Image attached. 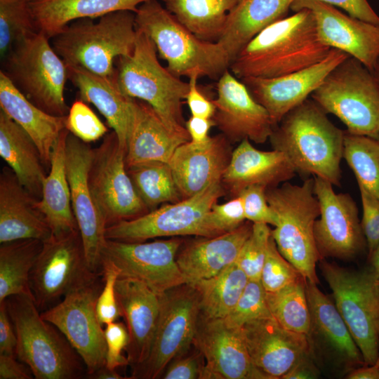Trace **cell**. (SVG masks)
<instances>
[{
	"mask_svg": "<svg viewBox=\"0 0 379 379\" xmlns=\"http://www.w3.org/2000/svg\"><path fill=\"white\" fill-rule=\"evenodd\" d=\"M193 345L203 354L202 379H268L252 363L240 328L201 313Z\"/></svg>",
	"mask_w": 379,
	"mask_h": 379,
	"instance_id": "obj_21",
	"label": "cell"
},
{
	"mask_svg": "<svg viewBox=\"0 0 379 379\" xmlns=\"http://www.w3.org/2000/svg\"><path fill=\"white\" fill-rule=\"evenodd\" d=\"M252 226L250 221L244 222L232 231L201 237L181 246L176 261L187 284L212 277L236 262Z\"/></svg>",
	"mask_w": 379,
	"mask_h": 379,
	"instance_id": "obj_28",
	"label": "cell"
},
{
	"mask_svg": "<svg viewBox=\"0 0 379 379\" xmlns=\"http://www.w3.org/2000/svg\"><path fill=\"white\" fill-rule=\"evenodd\" d=\"M368 256L370 258L371 269L379 278V244Z\"/></svg>",
	"mask_w": 379,
	"mask_h": 379,
	"instance_id": "obj_62",
	"label": "cell"
},
{
	"mask_svg": "<svg viewBox=\"0 0 379 379\" xmlns=\"http://www.w3.org/2000/svg\"><path fill=\"white\" fill-rule=\"evenodd\" d=\"M267 317H273L266 291L260 281L249 279L234 307L224 320L231 327L240 328L247 322Z\"/></svg>",
	"mask_w": 379,
	"mask_h": 379,
	"instance_id": "obj_44",
	"label": "cell"
},
{
	"mask_svg": "<svg viewBox=\"0 0 379 379\" xmlns=\"http://www.w3.org/2000/svg\"><path fill=\"white\" fill-rule=\"evenodd\" d=\"M32 0H0V54L1 59L13 45L36 32Z\"/></svg>",
	"mask_w": 379,
	"mask_h": 379,
	"instance_id": "obj_43",
	"label": "cell"
},
{
	"mask_svg": "<svg viewBox=\"0 0 379 379\" xmlns=\"http://www.w3.org/2000/svg\"><path fill=\"white\" fill-rule=\"evenodd\" d=\"M310 10L319 40L343 51L371 72L379 57V25L347 15L335 6L317 0H294L291 9Z\"/></svg>",
	"mask_w": 379,
	"mask_h": 379,
	"instance_id": "obj_22",
	"label": "cell"
},
{
	"mask_svg": "<svg viewBox=\"0 0 379 379\" xmlns=\"http://www.w3.org/2000/svg\"><path fill=\"white\" fill-rule=\"evenodd\" d=\"M17 335L15 356L36 379H78L86 367L63 333L43 319L34 299L13 295L4 300Z\"/></svg>",
	"mask_w": 379,
	"mask_h": 379,
	"instance_id": "obj_4",
	"label": "cell"
},
{
	"mask_svg": "<svg viewBox=\"0 0 379 379\" xmlns=\"http://www.w3.org/2000/svg\"><path fill=\"white\" fill-rule=\"evenodd\" d=\"M372 74L379 88V57L375 62L373 69L372 71Z\"/></svg>",
	"mask_w": 379,
	"mask_h": 379,
	"instance_id": "obj_63",
	"label": "cell"
},
{
	"mask_svg": "<svg viewBox=\"0 0 379 379\" xmlns=\"http://www.w3.org/2000/svg\"><path fill=\"white\" fill-rule=\"evenodd\" d=\"M198 77L189 78V90L186 96V101L192 116L212 119L215 107L213 100H210L199 90L197 85Z\"/></svg>",
	"mask_w": 379,
	"mask_h": 379,
	"instance_id": "obj_54",
	"label": "cell"
},
{
	"mask_svg": "<svg viewBox=\"0 0 379 379\" xmlns=\"http://www.w3.org/2000/svg\"><path fill=\"white\" fill-rule=\"evenodd\" d=\"M15 356L0 354V379H31L33 374L25 363H20Z\"/></svg>",
	"mask_w": 379,
	"mask_h": 379,
	"instance_id": "obj_57",
	"label": "cell"
},
{
	"mask_svg": "<svg viewBox=\"0 0 379 379\" xmlns=\"http://www.w3.org/2000/svg\"><path fill=\"white\" fill-rule=\"evenodd\" d=\"M68 79L79 90L80 99L93 104L116 133L119 147L126 153L133 121V98L119 89L117 79L91 73L80 67H67Z\"/></svg>",
	"mask_w": 379,
	"mask_h": 379,
	"instance_id": "obj_29",
	"label": "cell"
},
{
	"mask_svg": "<svg viewBox=\"0 0 379 379\" xmlns=\"http://www.w3.org/2000/svg\"><path fill=\"white\" fill-rule=\"evenodd\" d=\"M331 49L319 40L312 11L301 8L260 32L229 69L239 79L277 77L321 61Z\"/></svg>",
	"mask_w": 379,
	"mask_h": 379,
	"instance_id": "obj_1",
	"label": "cell"
},
{
	"mask_svg": "<svg viewBox=\"0 0 379 379\" xmlns=\"http://www.w3.org/2000/svg\"><path fill=\"white\" fill-rule=\"evenodd\" d=\"M347 379H379V369L375 364L360 366L346 375Z\"/></svg>",
	"mask_w": 379,
	"mask_h": 379,
	"instance_id": "obj_60",
	"label": "cell"
},
{
	"mask_svg": "<svg viewBox=\"0 0 379 379\" xmlns=\"http://www.w3.org/2000/svg\"><path fill=\"white\" fill-rule=\"evenodd\" d=\"M102 273L103 286L97 299L96 314L100 323L104 326L117 321L121 316L116 293V283L120 271L110 259L104 256Z\"/></svg>",
	"mask_w": 379,
	"mask_h": 379,
	"instance_id": "obj_48",
	"label": "cell"
},
{
	"mask_svg": "<svg viewBox=\"0 0 379 379\" xmlns=\"http://www.w3.org/2000/svg\"><path fill=\"white\" fill-rule=\"evenodd\" d=\"M240 329L252 363L268 379L282 378L310 352L308 335L285 328L273 317L247 322Z\"/></svg>",
	"mask_w": 379,
	"mask_h": 379,
	"instance_id": "obj_23",
	"label": "cell"
},
{
	"mask_svg": "<svg viewBox=\"0 0 379 379\" xmlns=\"http://www.w3.org/2000/svg\"><path fill=\"white\" fill-rule=\"evenodd\" d=\"M0 155L20 184L36 199L47 175L40 152L27 132L0 109Z\"/></svg>",
	"mask_w": 379,
	"mask_h": 379,
	"instance_id": "obj_32",
	"label": "cell"
},
{
	"mask_svg": "<svg viewBox=\"0 0 379 379\" xmlns=\"http://www.w3.org/2000/svg\"><path fill=\"white\" fill-rule=\"evenodd\" d=\"M349 56L332 48L324 60L301 70L277 77H246L240 80L265 108L275 126L288 112L307 100L329 72Z\"/></svg>",
	"mask_w": 379,
	"mask_h": 379,
	"instance_id": "obj_20",
	"label": "cell"
},
{
	"mask_svg": "<svg viewBox=\"0 0 379 379\" xmlns=\"http://www.w3.org/2000/svg\"><path fill=\"white\" fill-rule=\"evenodd\" d=\"M17 335L6 301L0 302V354L15 356Z\"/></svg>",
	"mask_w": 379,
	"mask_h": 379,
	"instance_id": "obj_56",
	"label": "cell"
},
{
	"mask_svg": "<svg viewBox=\"0 0 379 379\" xmlns=\"http://www.w3.org/2000/svg\"><path fill=\"white\" fill-rule=\"evenodd\" d=\"M319 371L314 364L310 352L302 356L281 379L318 378Z\"/></svg>",
	"mask_w": 379,
	"mask_h": 379,
	"instance_id": "obj_58",
	"label": "cell"
},
{
	"mask_svg": "<svg viewBox=\"0 0 379 379\" xmlns=\"http://www.w3.org/2000/svg\"><path fill=\"white\" fill-rule=\"evenodd\" d=\"M137 29L133 53L117 60V82L126 95L149 104L172 133L190 140L182 109L190 84L163 67L149 36Z\"/></svg>",
	"mask_w": 379,
	"mask_h": 379,
	"instance_id": "obj_6",
	"label": "cell"
},
{
	"mask_svg": "<svg viewBox=\"0 0 379 379\" xmlns=\"http://www.w3.org/2000/svg\"><path fill=\"white\" fill-rule=\"evenodd\" d=\"M2 60L1 71L31 102L50 114L67 115L68 68L44 33L36 31L20 40Z\"/></svg>",
	"mask_w": 379,
	"mask_h": 379,
	"instance_id": "obj_8",
	"label": "cell"
},
{
	"mask_svg": "<svg viewBox=\"0 0 379 379\" xmlns=\"http://www.w3.org/2000/svg\"><path fill=\"white\" fill-rule=\"evenodd\" d=\"M294 0H240L217 41L231 62L260 32L285 17Z\"/></svg>",
	"mask_w": 379,
	"mask_h": 379,
	"instance_id": "obj_33",
	"label": "cell"
},
{
	"mask_svg": "<svg viewBox=\"0 0 379 379\" xmlns=\"http://www.w3.org/2000/svg\"><path fill=\"white\" fill-rule=\"evenodd\" d=\"M0 108L21 126L50 168L53 147L65 128L66 116L50 114L31 102L0 71Z\"/></svg>",
	"mask_w": 379,
	"mask_h": 379,
	"instance_id": "obj_31",
	"label": "cell"
},
{
	"mask_svg": "<svg viewBox=\"0 0 379 379\" xmlns=\"http://www.w3.org/2000/svg\"><path fill=\"white\" fill-rule=\"evenodd\" d=\"M93 149L87 142L69 133L65 163L72 208L82 239L87 264L93 272L101 273L107 240V225L95 205L88 183Z\"/></svg>",
	"mask_w": 379,
	"mask_h": 379,
	"instance_id": "obj_17",
	"label": "cell"
},
{
	"mask_svg": "<svg viewBox=\"0 0 379 379\" xmlns=\"http://www.w3.org/2000/svg\"><path fill=\"white\" fill-rule=\"evenodd\" d=\"M345 10L349 15L379 25V16L367 0H317Z\"/></svg>",
	"mask_w": 379,
	"mask_h": 379,
	"instance_id": "obj_55",
	"label": "cell"
},
{
	"mask_svg": "<svg viewBox=\"0 0 379 379\" xmlns=\"http://www.w3.org/2000/svg\"><path fill=\"white\" fill-rule=\"evenodd\" d=\"M90 378L94 379H124L128 378L121 376L116 370L107 368L105 365L95 372Z\"/></svg>",
	"mask_w": 379,
	"mask_h": 379,
	"instance_id": "obj_61",
	"label": "cell"
},
{
	"mask_svg": "<svg viewBox=\"0 0 379 379\" xmlns=\"http://www.w3.org/2000/svg\"><path fill=\"white\" fill-rule=\"evenodd\" d=\"M313 180L320 207L314 232L321 260L355 258L366 245L355 201L347 193H336L327 180L317 176Z\"/></svg>",
	"mask_w": 379,
	"mask_h": 379,
	"instance_id": "obj_16",
	"label": "cell"
},
{
	"mask_svg": "<svg viewBox=\"0 0 379 379\" xmlns=\"http://www.w3.org/2000/svg\"><path fill=\"white\" fill-rule=\"evenodd\" d=\"M267 188L261 185H253L244 188L237 195L241 199L246 219L252 223L277 224V216L266 197Z\"/></svg>",
	"mask_w": 379,
	"mask_h": 379,
	"instance_id": "obj_50",
	"label": "cell"
},
{
	"mask_svg": "<svg viewBox=\"0 0 379 379\" xmlns=\"http://www.w3.org/2000/svg\"><path fill=\"white\" fill-rule=\"evenodd\" d=\"M244 209L239 196L223 203H215L207 213L205 226L208 237L232 231L246 220Z\"/></svg>",
	"mask_w": 379,
	"mask_h": 379,
	"instance_id": "obj_49",
	"label": "cell"
},
{
	"mask_svg": "<svg viewBox=\"0 0 379 379\" xmlns=\"http://www.w3.org/2000/svg\"><path fill=\"white\" fill-rule=\"evenodd\" d=\"M69 133L65 128L53 147L49 172L43 185L42 197L37 201L38 208L53 234L79 229L72 208L66 171L65 150Z\"/></svg>",
	"mask_w": 379,
	"mask_h": 379,
	"instance_id": "obj_35",
	"label": "cell"
},
{
	"mask_svg": "<svg viewBox=\"0 0 379 379\" xmlns=\"http://www.w3.org/2000/svg\"><path fill=\"white\" fill-rule=\"evenodd\" d=\"M117 298L129 334L126 348L132 368L147 357L161 307V295L137 279L119 277L116 283Z\"/></svg>",
	"mask_w": 379,
	"mask_h": 379,
	"instance_id": "obj_25",
	"label": "cell"
},
{
	"mask_svg": "<svg viewBox=\"0 0 379 379\" xmlns=\"http://www.w3.org/2000/svg\"><path fill=\"white\" fill-rule=\"evenodd\" d=\"M302 277L299 271L279 252L271 235L260 279L265 291H277Z\"/></svg>",
	"mask_w": 379,
	"mask_h": 379,
	"instance_id": "obj_46",
	"label": "cell"
},
{
	"mask_svg": "<svg viewBox=\"0 0 379 379\" xmlns=\"http://www.w3.org/2000/svg\"><path fill=\"white\" fill-rule=\"evenodd\" d=\"M43 241L25 239L0 246V302L13 295L32 297L29 278Z\"/></svg>",
	"mask_w": 379,
	"mask_h": 379,
	"instance_id": "obj_38",
	"label": "cell"
},
{
	"mask_svg": "<svg viewBox=\"0 0 379 379\" xmlns=\"http://www.w3.org/2000/svg\"><path fill=\"white\" fill-rule=\"evenodd\" d=\"M240 0H162L164 6L199 39L217 42Z\"/></svg>",
	"mask_w": 379,
	"mask_h": 379,
	"instance_id": "obj_37",
	"label": "cell"
},
{
	"mask_svg": "<svg viewBox=\"0 0 379 379\" xmlns=\"http://www.w3.org/2000/svg\"><path fill=\"white\" fill-rule=\"evenodd\" d=\"M343 159L354 173L358 185L379 199V139L345 131Z\"/></svg>",
	"mask_w": 379,
	"mask_h": 379,
	"instance_id": "obj_42",
	"label": "cell"
},
{
	"mask_svg": "<svg viewBox=\"0 0 379 379\" xmlns=\"http://www.w3.org/2000/svg\"><path fill=\"white\" fill-rule=\"evenodd\" d=\"M135 22L136 28L152 40L167 69L176 77L218 79L230 68L231 61L218 42L197 37L158 0L140 4Z\"/></svg>",
	"mask_w": 379,
	"mask_h": 379,
	"instance_id": "obj_5",
	"label": "cell"
},
{
	"mask_svg": "<svg viewBox=\"0 0 379 379\" xmlns=\"http://www.w3.org/2000/svg\"><path fill=\"white\" fill-rule=\"evenodd\" d=\"M248 278L236 262L218 274L190 284L197 291L203 316L224 319L233 310Z\"/></svg>",
	"mask_w": 379,
	"mask_h": 379,
	"instance_id": "obj_39",
	"label": "cell"
},
{
	"mask_svg": "<svg viewBox=\"0 0 379 379\" xmlns=\"http://www.w3.org/2000/svg\"><path fill=\"white\" fill-rule=\"evenodd\" d=\"M149 0H32L31 8L36 31L48 39L58 34L71 22L95 19L119 11L136 13Z\"/></svg>",
	"mask_w": 379,
	"mask_h": 379,
	"instance_id": "obj_34",
	"label": "cell"
},
{
	"mask_svg": "<svg viewBox=\"0 0 379 379\" xmlns=\"http://www.w3.org/2000/svg\"><path fill=\"white\" fill-rule=\"evenodd\" d=\"M324 278L366 365L379 351V278L370 270H353L321 259Z\"/></svg>",
	"mask_w": 379,
	"mask_h": 379,
	"instance_id": "obj_10",
	"label": "cell"
},
{
	"mask_svg": "<svg viewBox=\"0 0 379 379\" xmlns=\"http://www.w3.org/2000/svg\"><path fill=\"white\" fill-rule=\"evenodd\" d=\"M106 341L105 366L112 370L129 364L128 357L123 354L129 343L127 327L121 322L114 321L105 326Z\"/></svg>",
	"mask_w": 379,
	"mask_h": 379,
	"instance_id": "obj_52",
	"label": "cell"
},
{
	"mask_svg": "<svg viewBox=\"0 0 379 379\" xmlns=\"http://www.w3.org/2000/svg\"><path fill=\"white\" fill-rule=\"evenodd\" d=\"M215 126L230 142L248 139L262 144L269 139L274 127L264 107L251 95L246 85L229 69L218 79Z\"/></svg>",
	"mask_w": 379,
	"mask_h": 379,
	"instance_id": "obj_19",
	"label": "cell"
},
{
	"mask_svg": "<svg viewBox=\"0 0 379 379\" xmlns=\"http://www.w3.org/2000/svg\"><path fill=\"white\" fill-rule=\"evenodd\" d=\"M230 142L221 133L203 142L189 140L177 147L168 164L182 199L221 182L232 152Z\"/></svg>",
	"mask_w": 379,
	"mask_h": 379,
	"instance_id": "obj_24",
	"label": "cell"
},
{
	"mask_svg": "<svg viewBox=\"0 0 379 379\" xmlns=\"http://www.w3.org/2000/svg\"><path fill=\"white\" fill-rule=\"evenodd\" d=\"M307 280L298 281L275 292L267 293L273 318L285 328L310 337L311 316L306 293Z\"/></svg>",
	"mask_w": 379,
	"mask_h": 379,
	"instance_id": "obj_41",
	"label": "cell"
},
{
	"mask_svg": "<svg viewBox=\"0 0 379 379\" xmlns=\"http://www.w3.org/2000/svg\"><path fill=\"white\" fill-rule=\"evenodd\" d=\"M201 315L199 295L189 284L161 295L159 317L147 359L132 368L131 378H161L168 363L192 345Z\"/></svg>",
	"mask_w": 379,
	"mask_h": 379,
	"instance_id": "obj_12",
	"label": "cell"
},
{
	"mask_svg": "<svg viewBox=\"0 0 379 379\" xmlns=\"http://www.w3.org/2000/svg\"><path fill=\"white\" fill-rule=\"evenodd\" d=\"M37 199L20 184L9 166L0 173V243L35 239L44 241L51 230L37 206Z\"/></svg>",
	"mask_w": 379,
	"mask_h": 379,
	"instance_id": "obj_27",
	"label": "cell"
},
{
	"mask_svg": "<svg viewBox=\"0 0 379 379\" xmlns=\"http://www.w3.org/2000/svg\"><path fill=\"white\" fill-rule=\"evenodd\" d=\"M362 206L361 227L370 255L379 244V199L358 185Z\"/></svg>",
	"mask_w": 379,
	"mask_h": 379,
	"instance_id": "obj_53",
	"label": "cell"
},
{
	"mask_svg": "<svg viewBox=\"0 0 379 379\" xmlns=\"http://www.w3.org/2000/svg\"><path fill=\"white\" fill-rule=\"evenodd\" d=\"M135 13L119 11L98 22L79 19L52 37L51 46L67 67H80L95 74L117 79L115 61L131 55L135 48Z\"/></svg>",
	"mask_w": 379,
	"mask_h": 379,
	"instance_id": "obj_3",
	"label": "cell"
},
{
	"mask_svg": "<svg viewBox=\"0 0 379 379\" xmlns=\"http://www.w3.org/2000/svg\"><path fill=\"white\" fill-rule=\"evenodd\" d=\"M213 126H215L213 119H204L192 115L185 122V128L190 140L197 143L205 142L210 137L208 133Z\"/></svg>",
	"mask_w": 379,
	"mask_h": 379,
	"instance_id": "obj_59",
	"label": "cell"
},
{
	"mask_svg": "<svg viewBox=\"0 0 379 379\" xmlns=\"http://www.w3.org/2000/svg\"><path fill=\"white\" fill-rule=\"evenodd\" d=\"M306 293L311 316V331L314 330L322 337L348 364L365 365L361 352L335 304L316 283L306 281Z\"/></svg>",
	"mask_w": 379,
	"mask_h": 379,
	"instance_id": "obj_36",
	"label": "cell"
},
{
	"mask_svg": "<svg viewBox=\"0 0 379 379\" xmlns=\"http://www.w3.org/2000/svg\"><path fill=\"white\" fill-rule=\"evenodd\" d=\"M102 274L88 267L79 230L52 234L30 274L34 300L42 312L60 302L71 291L89 284Z\"/></svg>",
	"mask_w": 379,
	"mask_h": 379,
	"instance_id": "obj_11",
	"label": "cell"
},
{
	"mask_svg": "<svg viewBox=\"0 0 379 379\" xmlns=\"http://www.w3.org/2000/svg\"><path fill=\"white\" fill-rule=\"evenodd\" d=\"M125 157L114 131L93 149L88 183L107 227L149 212L128 174Z\"/></svg>",
	"mask_w": 379,
	"mask_h": 379,
	"instance_id": "obj_14",
	"label": "cell"
},
{
	"mask_svg": "<svg viewBox=\"0 0 379 379\" xmlns=\"http://www.w3.org/2000/svg\"><path fill=\"white\" fill-rule=\"evenodd\" d=\"M65 128L85 142H91L105 136L107 128L82 100H75L66 116Z\"/></svg>",
	"mask_w": 379,
	"mask_h": 379,
	"instance_id": "obj_47",
	"label": "cell"
},
{
	"mask_svg": "<svg viewBox=\"0 0 379 379\" xmlns=\"http://www.w3.org/2000/svg\"><path fill=\"white\" fill-rule=\"evenodd\" d=\"M345 133L307 98L282 118L269 139L272 149L283 152L296 173L340 186Z\"/></svg>",
	"mask_w": 379,
	"mask_h": 379,
	"instance_id": "obj_2",
	"label": "cell"
},
{
	"mask_svg": "<svg viewBox=\"0 0 379 379\" xmlns=\"http://www.w3.org/2000/svg\"><path fill=\"white\" fill-rule=\"evenodd\" d=\"M133 186L147 208L182 200L168 163L149 161L126 168Z\"/></svg>",
	"mask_w": 379,
	"mask_h": 379,
	"instance_id": "obj_40",
	"label": "cell"
},
{
	"mask_svg": "<svg viewBox=\"0 0 379 379\" xmlns=\"http://www.w3.org/2000/svg\"><path fill=\"white\" fill-rule=\"evenodd\" d=\"M270 237L269 225L253 223L251 233L242 246L236 261L250 280L260 279Z\"/></svg>",
	"mask_w": 379,
	"mask_h": 379,
	"instance_id": "obj_45",
	"label": "cell"
},
{
	"mask_svg": "<svg viewBox=\"0 0 379 379\" xmlns=\"http://www.w3.org/2000/svg\"><path fill=\"white\" fill-rule=\"evenodd\" d=\"M182 245L178 237L153 241L124 242L107 240L103 257L120 271L119 277L137 279L159 295L187 284L176 261Z\"/></svg>",
	"mask_w": 379,
	"mask_h": 379,
	"instance_id": "obj_18",
	"label": "cell"
},
{
	"mask_svg": "<svg viewBox=\"0 0 379 379\" xmlns=\"http://www.w3.org/2000/svg\"><path fill=\"white\" fill-rule=\"evenodd\" d=\"M313 185V178L300 185L285 182L267 188L266 197L277 216L271 235L278 250L307 281L318 284L316 266L321 257L314 228L320 207Z\"/></svg>",
	"mask_w": 379,
	"mask_h": 379,
	"instance_id": "obj_7",
	"label": "cell"
},
{
	"mask_svg": "<svg viewBox=\"0 0 379 379\" xmlns=\"http://www.w3.org/2000/svg\"><path fill=\"white\" fill-rule=\"evenodd\" d=\"M295 173V169L283 152L258 149L248 139H244L232 151L221 183L234 197L253 185L267 188L277 187L291 180Z\"/></svg>",
	"mask_w": 379,
	"mask_h": 379,
	"instance_id": "obj_26",
	"label": "cell"
},
{
	"mask_svg": "<svg viewBox=\"0 0 379 379\" xmlns=\"http://www.w3.org/2000/svg\"><path fill=\"white\" fill-rule=\"evenodd\" d=\"M205 367L203 354L192 345L173 359L164 369V379H202Z\"/></svg>",
	"mask_w": 379,
	"mask_h": 379,
	"instance_id": "obj_51",
	"label": "cell"
},
{
	"mask_svg": "<svg viewBox=\"0 0 379 379\" xmlns=\"http://www.w3.org/2000/svg\"><path fill=\"white\" fill-rule=\"evenodd\" d=\"M189 140L169 131L149 104L133 98V121L125 157L126 168L149 161L168 163L177 147Z\"/></svg>",
	"mask_w": 379,
	"mask_h": 379,
	"instance_id": "obj_30",
	"label": "cell"
},
{
	"mask_svg": "<svg viewBox=\"0 0 379 379\" xmlns=\"http://www.w3.org/2000/svg\"><path fill=\"white\" fill-rule=\"evenodd\" d=\"M102 286V275L41 312L43 319L56 326L81 357L88 378L105 365V331L96 314V302Z\"/></svg>",
	"mask_w": 379,
	"mask_h": 379,
	"instance_id": "obj_15",
	"label": "cell"
},
{
	"mask_svg": "<svg viewBox=\"0 0 379 379\" xmlns=\"http://www.w3.org/2000/svg\"><path fill=\"white\" fill-rule=\"evenodd\" d=\"M224 194L221 182L214 183L190 198L163 204L138 218L108 226L105 230L106 239L142 242L164 237H208L205 226L206 215Z\"/></svg>",
	"mask_w": 379,
	"mask_h": 379,
	"instance_id": "obj_13",
	"label": "cell"
},
{
	"mask_svg": "<svg viewBox=\"0 0 379 379\" xmlns=\"http://www.w3.org/2000/svg\"><path fill=\"white\" fill-rule=\"evenodd\" d=\"M375 364L377 366V367H378V369H379V351H378V357H377V360H376Z\"/></svg>",
	"mask_w": 379,
	"mask_h": 379,
	"instance_id": "obj_64",
	"label": "cell"
},
{
	"mask_svg": "<svg viewBox=\"0 0 379 379\" xmlns=\"http://www.w3.org/2000/svg\"><path fill=\"white\" fill-rule=\"evenodd\" d=\"M326 113L337 117L348 133L379 139V88L372 72L349 56L312 93Z\"/></svg>",
	"mask_w": 379,
	"mask_h": 379,
	"instance_id": "obj_9",
	"label": "cell"
}]
</instances>
